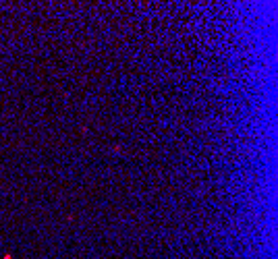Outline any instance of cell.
<instances>
[{
  "mask_svg": "<svg viewBox=\"0 0 278 259\" xmlns=\"http://www.w3.org/2000/svg\"><path fill=\"white\" fill-rule=\"evenodd\" d=\"M4 259H11V257H8V255H6V257H4Z\"/></svg>",
  "mask_w": 278,
  "mask_h": 259,
  "instance_id": "1",
  "label": "cell"
}]
</instances>
